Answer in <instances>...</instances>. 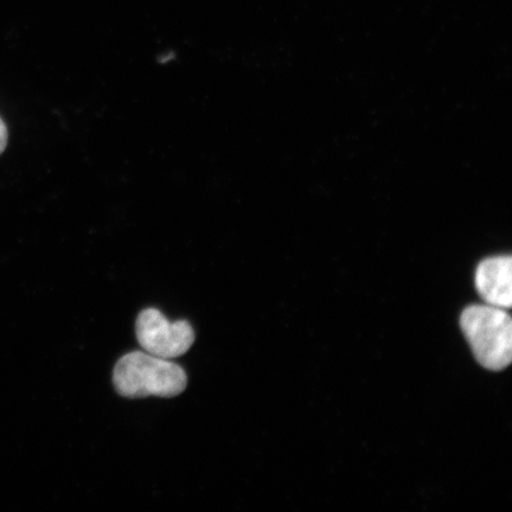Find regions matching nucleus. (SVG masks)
<instances>
[{
  "mask_svg": "<svg viewBox=\"0 0 512 512\" xmlns=\"http://www.w3.org/2000/svg\"><path fill=\"white\" fill-rule=\"evenodd\" d=\"M113 384L118 394L128 399L175 398L187 388L188 376L170 360L134 351L115 364Z\"/></svg>",
  "mask_w": 512,
  "mask_h": 512,
  "instance_id": "f257e3e1",
  "label": "nucleus"
},
{
  "mask_svg": "<svg viewBox=\"0 0 512 512\" xmlns=\"http://www.w3.org/2000/svg\"><path fill=\"white\" fill-rule=\"evenodd\" d=\"M460 325L479 364L496 371L509 366L512 320L507 311L491 305H472L463 312Z\"/></svg>",
  "mask_w": 512,
  "mask_h": 512,
  "instance_id": "f03ea898",
  "label": "nucleus"
},
{
  "mask_svg": "<svg viewBox=\"0 0 512 512\" xmlns=\"http://www.w3.org/2000/svg\"><path fill=\"white\" fill-rule=\"evenodd\" d=\"M136 335L147 354L172 360L189 351L195 342V332L185 320L171 323L162 312L146 309L139 313Z\"/></svg>",
  "mask_w": 512,
  "mask_h": 512,
  "instance_id": "7ed1b4c3",
  "label": "nucleus"
},
{
  "mask_svg": "<svg viewBox=\"0 0 512 512\" xmlns=\"http://www.w3.org/2000/svg\"><path fill=\"white\" fill-rule=\"evenodd\" d=\"M511 256H495L480 262L476 287L480 297L491 306L510 309L512 304Z\"/></svg>",
  "mask_w": 512,
  "mask_h": 512,
  "instance_id": "20e7f679",
  "label": "nucleus"
},
{
  "mask_svg": "<svg viewBox=\"0 0 512 512\" xmlns=\"http://www.w3.org/2000/svg\"><path fill=\"white\" fill-rule=\"evenodd\" d=\"M8 128H6L4 121L0 118V155L6 149V145H8Z\"/></svg>",
  "mask_w": 512,
  "mask_h": 512,
  "instance_id": "39448f33",
  "label": "nucleus"
}]
</instances>
